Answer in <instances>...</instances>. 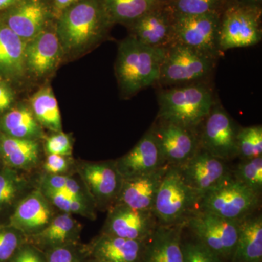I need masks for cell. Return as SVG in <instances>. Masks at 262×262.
<instances>
[{
  "label": "cell",
  "instance_id": "cell-1",
  "mask_svg": "<svg viewBox=\"0 0 262 262\" xmlns=\"http://www.w3.org/2000/svg\"><path fill=\"white\" fill-rule=\"evenodd\" d=\"M112 26L101 0H81L72 5L56 20L63 57L89 51L104 39Z\"/></svg>",
  "mask_w": 262,
  "mask_h": 262
},
{
  "label": "cell",
  "instance_id": "cell-2",
  "mask_svg": "<svg viewBox=\"0 0 262 262\" xmlns=\"http://www.w3.org/2000/svg\"><path fill=\"white\" fill-rule=\"evenodd\" d=\"M164 54L163 48L149 47L129 36L120 42L115 75L124 97L158 83Z\"/></svg>",
  "mask_w": 262,
  "mask_h": 262
},
{
  "label": "cell",
  "instance_id": "cell-3",
  "mask_svg": "<svg viewBox=\"0 0 262 262\" xmlns=\"http://www.w3.org/2000/svg\"><path fill=\"white\" fill-rule=\"evenodd\" d=\"M157 119L199 130L215 100L206 82L165 88L158 92Z\"/></svg>",
  "mask_w": 262,
  "mask_h": 262
},
{
  "label": "cell",
  "instance_id": "cell-4",
  "mask_svg": "<svg viewBox=\"0 0 262 262\" xmlns=\"http://www.w3.org/2000/svg\"><path fill=\"white\" fill-rule=\"evenodd\" d=\"M218 58L179 42L165 48L157 85L161 89L206 82Z\"/></svg>",
  "mask_w": 262,
  "mask_h": 262
},
{
  "label": "cell",
  "instance_id": "cell-5",
  "mask_svg": "<svg viewBox=\"0 0 262 262\" xmlns=\"http://www.w3.org/2000/svg\"><path fill=\"white\" fill-rule=\"evenodd\" d=\"M202 196L187 185L179 168L169 165L155 199L153 213L160 225H184L198 211Z\"/></svg>",
  "mask_w": 262,
  "mask_h": 262
},
{
  "label": "cell",
  "instance_id": "cell-6",
  "mask_svg": "<svg viewBox=\"0 0 262 262\" xmlns=\"http://www.w3.org/2000/svg\"><path fill=\"white\" fill-rule=\"evenodd\" d=\"M261 37V8L227 1L221 15V52L256 46Z\"/></svg>",
  "mask_w": 262,
  "mask_h": 262
},
{
  "label": "cell",
  "instance_id": "cell-7",
  "mask_svg": "<svg viewBox=\"0 0 262 262\" xmlns=\"http://www.w3.org/2000/svg\"><path fill=\"white\" fill-rule=\"evenodd\" d=\"M261 196L232 177L202 196L198 210L226 220L242 221L259 209Z\"/></svg>",
  "mask_w": 262,
  "mask_h": 262
},
{
  "label": "cell",
  "instance_id": "cell-8",
  "mask_svg": "<svg viewBox=\"0 0 262 262\" xmlns=\"http://www.w3.org/2000/svg\"><path fill=\"white\" fill-rule=\"evenodd\" d=\"M242 221L226 220L198 210L186 221L184 227L190 229L198 242L222 259L232 257Z\"/></svg>",
  "mask_w": 262,
  "mask_h": 262
},
{
  "label": "cell",
  "instance_id": "cell-9",
  "mask_svg": "<svg viewBox=\"0 0 262 262\" xmlns=\"http://www.w3.org/2000/svg\"><path fill=\"white\" fill-rule=\"evenodd\" d=\"M222 11L200 15H174V42L220 58V28Z\"/></svg>",
  "mask_w": 262,
  "mask_h": 262
},
{
  "label": "cell",
  "instance_id": "cell-10",
  "mask_svg": "<svg viewBox=\"0 0 262 262\" xmlns=\"http://www.w3.org/2000/svg\"><path fill=\"white\" fill-rule=\"evenodd\" d=\"M239 127L215 100L199 128L201 149L226 162L237 158V139Z\"/></svg>",
  "mask_w": 262,
  "mask_h": 262
},
{
  "label": "cell",
  "instance_id": "cell-11",
  "mask_svg": "<svg viewBox=\"0 0 262 262\" xmlns=\"http://www.w3.org/2000/svg\"><path fill=\"white\" fill-rule=\"evenodd\" d=\"M77 171L96 208L108 211L116 204L124 179L115 160L82 163Z\"/></svg>",
  "mask_w": 262,
  "mask_h": 262
},
{
  "label": "cell",
  "instance_id": "cell-12",
  "mask_svg": "<svg viewBox=\"0 0 262 262\" xmlns=\"http://www.w3.org/2000/svg\"><path fill=\"white\" fill-rule=\"evenodd\" d=\"M151 130L158 141L167 165L179 167L201 149L199 130L157 119Z\"/></svg>",
  "mask_w": 262,
  "mask_h": 262
},
{
  "label": "cell",
  "instance_id": "cell-13",
  "mask_svg": "<svg viewBox=\"0 0 262 262\" xmlns=\"http://www.w3.org/2000/svg\"><path fill=\"white\" fill-rule=\"evenodd\" d=\"M0 19L26 42L56 20L52 5L47 0H19L2 12Z\"/></svg>",
  "mask_w": 262,
  "mask_h": 262
},
{
  "label": "cell",
  "instance_id": "cell-14",
  "mask_svg": "<svg viewBox=\"0 0 262 262\" xmlns=\"http://www.w3.org/2000/svg\"><path fill=\"white\" fill-rule=\"evenodd\" d=\"M227 163L201 148L189 161L177 168L187 185L203 196L232 178V170Z\"/></svg>",
  "mask_w": 262,
  "mask_h": 262
},
{
  "label": "cell",
  "instance_id": "cell-15",
  "mask_svg": "<svg viewBox=\"0 0 262 262\" xmlns=\"http://www.w3.org/2000/svg\"><path fill=\"white\" fill-rule=\"evenodd\" d=\"M158 225L153 211H140L117 203L108 210L102 233L146 241Z\"/></svg>",
  "mask_w": 262,
  "mask_h": 262
},
{
  "label": "cell",
  "instance_id": "cell-16",
  "mask_svg": "<svg viewBox=\"0 0 262 262\" xmlns=\"http://www.w3.org/2000/svg\"><path fill=\"white\" fill-rule=\"evenodd\" d=\"M25 57L27 75L35 78H45L56 70L63 58L56 22L27 42Z\"/></svg>",
  "mask_w": 262,
  "mask_h": 262
},
{
  "label": "cell",
  "instance_id": "cell-17",
  "mask_svg": "<svg viewBox=\"0 0 262 262\" xmlns=\"http://www.w3.org/2000/svg\"><path fill=\"white\" fill-rule=\"evenodd\" d=\"M173 19L168 5H158L127 26L129 37L149 47L165 49L174 42Z\"/></svg>",
  "mask_w": 262,
  "mask_h": 262
},
{
  "label": "cell",
  "instance_id": "cell-18",
  "mask_svg": "<svg viewBox=\"0 0 262 262\" xmlns=\"http://www.w3.org/2000/svg\"><path fill=\"white\" fill-rule=\"evenodd\" d=\"M115 163L124 179L146 175L167 165L151 129L129 152L115 160Z\"/></svg>",
  "mask_w": 262,
  "mask_h": 262
},
{
  "label": "cell",
  "instance_id": "cell-19",
  "mask_svg": "<svg viewBox=\"0 0 262 262\" xmlns=\"http://www.w3.org/2000/svg\"><path fill=\"white\" fill-rule=\"evenodd\" d=\"M54 217L50 202L37 189L19 202L10 217V226L22 234L32 236L42 230Z\"/></svg>",
  "mask_w": 262,
  "mask_h": 262
},
{
  "label": "cell",
  "instance_id": "cell-20",
  "mask_svg": "<svg viewBox=\"0 0 262 262\" xmlns=\"http://www.w3.org/2000/svg\"><path fill=\"white\" fill-rule=\"evenodd\" d=\"M169 165L162 167L152 173L124 179L117 203L140 211H151L158 189Z\"/></svg>",
  "mask_w": 262,
  "mask_h": 262
},
{
  "label": "cell",
  "instance_id": "cell-21",
  "mask_svg": "<svg viewBox=\"0 0 262 262\" xmlns=\"http://www.w3.org/2000/svg\"><path fill=\"white\" fill-rule=\"evenodd\" d=\"M184 225H158L146 241L142 262H184Z\"/></svg>",
  "mask_w": 262,
  "mask_h": 262
},
{
  "label": "cell",
  "instance_id": "cell-22",
  "mask_svg": "<svg viewBox=\"0 0 262 262\" xmlns=\"http://www.w3.org/2000/svg\"><path fill=\"white\" fill-rule=\"evenodd\" d=\"M146 241L101 234L90 247L94 259L103 262H142Z\"/></svg>",
  "mask_w": 262,
  "mask_h": 262
},
{
  "label": "cell",
  "instance_id": "cell-23",
  "mask_svg": "<svg viewBox=\"0 0 262 262\" xmlns=\"http://www.w3.org/2000/svg\"><path fill=\"white\" fill-rule=\"evenodd\" d=\"M27 42L20 39L0 19V72L13 79L27 75Z\"/></svg>",
  "mask_w": 262,
  "mask_h": 262
},
{
  "label": "cell",
  "instance_id": "cell-24",
  "mask_svg": "<svg viewBox=\"0 0 262 262\" xmlns=\"http://www.w3.org/2000/svg\"><path fill=\"white\" fill-rule=\"evenodd\" d=\"M232 262H262V216L254 213L239 225Z\"/></svg>",
  "mask_w": 262,
  "mask_h": 262
},
{
  "label": "cell",
  "instance_id": "cell-25",
  "mask_svg": "<svg viewBox=\"0 0 262 262\" xmlns=\"http://www.w3.org/2000/svg\"><path fill=\"white\" fill-rule=\"evenodd\" d=\"M0 153L8 168L29 170L39 163L40 146L37 140L17 139L2 134Z\"/></svg>",
  "mask_w": 262,
  "mask_h": 262
},
{
  "label": "cell",
  "instance_id": "cell-26",
  "mask_svg": "<svg viewBox=\"0 0 262 262\" xmlns=\"http://www.w3.org/2000/svg\"><path fill=\"white\" fill-rule=\"evenodd\" d=\"M80 229L81 225L72 214L62 213L53 217L51 222L40 232L29 237H32L35 244L50 249L75 244Z\"/></svg>",
  "mask_w": 262,
  "mask_h": 262
},
{
  "label": "cell",
  "instance_id": "cell-27",
  "mask_svg": "<svg viewBox=\"0 0 262 262\" xmlns=\"http://www.w3.org/2000/svg\"><path fill=\"white\" fill-rule=\"evenodd\" d=\"M5 135L17 139L37 140L44 136L43 127L34 117L30 106L20 105L5 114L0 121Z\"/></svg>",
  "mask_w": 262,
  "mask_h": 262
},
{
  "label": "cell",
  "instance_id": "cell-28",
  "mask_svg": "<svg viewBox=\"0 0 262 262\" xmlns=\"http://www.w3.org/2000/svg\"><path fill=\"white\" fill-rule=\"evenodd\" d=\"M30 108L41 126L55 133L62 131L61 113L51 87L42 88L33 95Z\"/></svg>",
  "mask_w": 262,
  "mask_h": 262
},
{
  "label": "cell",
  "instance_id": "cell-29",
  "mask_svg": "<svg viewBox=\"0 0 262 262\" xmlns=\"http://www.w3.org/2000/svg\"><path fill=\"white\" fill-rule=\"evenodd\" d=\"M112 25L127 26L159 5L156 0H101Z\"/></svg>",
  "mask_w": 262,
  "mask_h": 262
},
{
  "label": "cell",
  "instance_id": "cell-30",
  "mask_svg": "<svg viewBox=\"0 0 262 262\" xmlns=\"http://www.w3.org/2000/svg\"><path fill=\"white\" fill-rule=\"evenodd\" d=\"M52 206L61 210L63 213L77 214L90 220L96 219V206L65 193L50 189H39Z\"/></svg>",
  "mask_w": 262,
  "mask_h": 262
},
{
  "label": "cell",
  "instance_id": "cell-31",
  "mask_svg": "<svg viewBox=\"0 0 262 262\" xmlns=\"http://www.w3.org/2000/svg\"><path fill=\"white\" fill-rule=\"evenodd\" d=\"M40 189L63 192L95 206L94 202L83 183L79 182L77 179L68 176L46 173L41 179Z\"/></svg>",
  "mask_w": 262,
  "mask_h": 262
},
{
  "label": "cell",
  "instance_id": "cell-32",
  "mask_svg": "<svg viewBox=\"0 0 262 262\" xmlns=\"http://www.w3.org/2000/svg\"><path fill=\"white\" fill-rule=\"evenodd\" d=\"M27 180L15 169L0 170V212L11 206L27 188Z\"/></svg>",
  "mask_w": 262,
  "mask_h": 262
},
{
  "label": "cell",
  "instance_id": "cell-33",
  "mask_svg": "<svg viewBox=\"0 0 262 262\" xmlns=\"http://www.w3.org/2000/svg\"><path fill=\"white\" fill-rule=\"evenodd\" d=\"M237 146V158L241 160L262 157L261 125L239 127Z\"/></svg>",
  "mask_w": 262,
  "mask_h": 262
},
{
  "label": "cell",
  "instance_id": "cell-34",
  "mask_svg": "<svg viewBox=\"0 0 262 262\" xmlns=\"http://www.w3.org/2000/svg\"><path fill=\"white\" fill-rule=\"evenodd\" d=\"M232 177L237 182L261 195L262 157L241 160L232 170Z\"/></svg>",
  "mask_w": 262,
  "mask_h": 262
},
{
  "label": "cell",
  "instance_id": "cell-35",
  "mask_svg": "<svg viewBox=\"0 0 262 262\" xmlns=\"http://www.w3.org/2000/svg\"><path fill=\"white\" fill-rule=\"evenodd\" d=\"M227 0H173L168 5L175 15H200L222 11Z\"/></svg>",
  "mask_w": 262,
  "mask_h": 262
},
{
  "label": "cell",
  "instance_id": "cell-36",
  "mask_svg": "<svg viewBox=\"0 0 262 262\" xmlns=\"http://www.w3.org/2000/svg\"><path fill=\"white\" fill-rule=\"evenodd\" d=\"M23 234L11 226L0 228V262L8 261L14 256L21 246Z\"/></svg>",
  "mask_w": 262,
  "mask_h": 262
},
{
  "label": "cell",
  "instance_id": "cell-37",
  "mask_svg": "<svg viewBox=\"0 0 262 262\" xmlns=\"http://www.w3.org/2000/svg\"><path fill=\"white\" fill-rule=\"evenodd\" d=\"M184 262H221V258L201 243L182 244Z\"/></svg>",
  "mask_w": 262,
  "mask_h": 262
},
{
  "label": "cell",
  "instance_id": "cell-38",
  "mask_svg": "<svg viewBox=\"0 0 262 262\" xmlns=\"http://www.w3.org/2000/svg\"><path fill=\"white\" fill-rule=\"evenodd\" d=\"M45 149L47 155H58L70 157L72 154V144L70 136L64 133L58 132L46 139Z\"/></svg>",
  "mask_w": 262,
  "mask_h": 262
},
{
  "label": "cell",
  "instance_id": "cell-39",
  "mask_svg": "<svg viewBox=\"0 0 262 262\" xmlns=\"http://www.w3.org/2000/svg\"><path fill=\"white\" fill-rule=\"evenodd\" d=\"M74 245H64L48 249L46 262H82Z\"/></svg>",
  "mask_w": 262,
  "mask_h": 262
},
{
  "label": "cell",
  "instance_id": "cell-40",
  "mask_svg": "<svg viewBox=\"0 0 262 262\" xmlns=\"http://www.w3.org/2000/svg\"><path fill=\"white\" fill-rule=\"evenodd\" d=\"M70 157L58 155H48L45 161L44 170L51 175H63L70 169Z\"/></svg>",
  "mask_w": 262,
  "mask_h": 262
},
{
  "label": "cell",
  "instance_id": "cell-41",
  "mask_svg": "<svg viewBox=\"0 0 262 262\" xmlns=\"http://www.w3.org/2000/svg\"><path fill=\"white\" fill-rule=\"evenodd\" d=\"M12 262H46L34 248L20 246L13 256Z\"/></svg>",
  "mask_w": 262,
  "mask_h": 262
},
{
  "label": "cell",
  "instance_id": "cell-42",
  "mask_svg": "<svg viewBox=\"0 0 262 262\" xmlns=\"http://www.w3.org/2000/svg\"><path fill=\"white\" fill-rule=\"evenodd\" d=\"M14 101V96L11 91L5 84L0 83V112H4L11 106Z\"/></svg>",
  "mask_w": 262,
  "mask_h": 262
},
{
  "label": "cell",
  "instance_id": "cell-43",
  "mask_svg": "<svg viewBox=\"0 0 262 262\" xmlns=\"http://www.w3.org/2000/svg\"><path fill=\"white\" fill-rule=\"evenodd\" d=\"M80 1L81 0H52V8L56 18L59 16L62 12Z\"/></svg>",
  "mask_w": 262,
  "mask_h": 262
},
{
  "label": "cell",
  "instance_id": "cell-44",
  "mask_svg": "<svg viewBox=\"0 0 262 262\" xmlns=\"http://www.w3.org/2000/svg\"><path fill=\"white\" fill-rule=\"evenodd\" d=\"M227 1L234 2L239 4L258 7V8H261L262 4V0H227Z\"/></svg>",
  "mask_w": 262,
  "mask_h": 262
},
{
  "label": "cell",
  "instance_id": "cell-45",
  "mask_svg": "<svg viewBox=\"0 0 262 262\" xmlns=\"http://www.w3.org/2000/svg\"><path fill=\"white\" fill-rule=\"evenodd\" d=\"M18 1L19 0H0V12L8 9Z\"/></svg>",
  "mask_w": 262,
  "mask_h": 262
},
{
  "label": "cell",
  "instance_id": "cell-46",
  "mask_svg": "<svg viewBox=\"0 0 262 262\" xmlns=\"http://www.w3.org/2000/svg\"><path fill=\"white\" fill-rule=\"evenodd\" d=\"M158 3L163 5H169L172 3L173 0H156Z\"/></svg>",
  "mask_w": 262,
  "mask_h": 262
},
{
  "label": "cell",
  "instance_id": "cell-47",
  "mask_svg": "<svg viewBox=\"0 0 262 262\" xmlns=\"http://www.w3.org/2000/svg\"><path fill=\"white\" fill-rule=\"evenodd\" d=\"M89 262H103V261H98V260L94 259V260H91V261H90Z\"/></svg>",
  "mask_w": 262,
  "mask_h": 262
}]
</instances>
